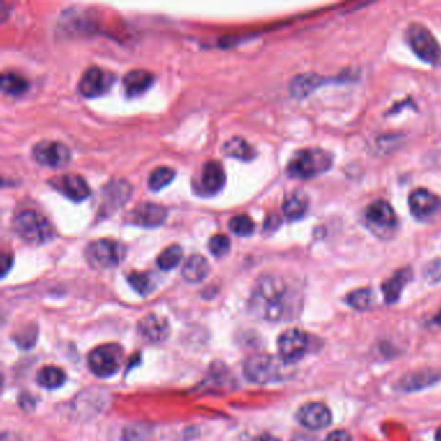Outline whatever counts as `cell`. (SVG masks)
<instances>
[{
  "label": "cell",
  "mask_w": 441,
  "mask_h": 441,
  "mask_svg": "<svg viewBox=\"0 0 441 441\" xmlns=\"http://www.w3.org/2000/svg\"><path fill=\"white\" fill-rule=\"evenodd\" d=\"M300 308L299 292L276 274H267L259 278L251 292V312L267 321L292 320L297 317Z\"/></svg>",
  "instance_id": "cell-1"
},
{
  "label": "cell",
  "mask_w": 441,
  "mask_h": 441,
  "mask_svg": "<svg viewBox=\"0 0 441 441\" xmlns=\"http://www.w3.org/2000/svg\"><path fill=\"white\" fill-rule=\"evenodd\" d=\"M333 165V156L320 148L298 150L287 163V174L295 179H312L324 174Z\"/></svg>",
  "instance_id": "cell-2"
},
{
  "label": "cell",
  "mask_w": 441,
  "mask_h": 441,
  "mask_svg": "<svg viewBox=\"0 0 441 441\" xmlns=\"http://www.w3.org/2000/svg\"><path fill=\"white\" fill-rule=\"evenodd\" d=\"M12 225L18 237L30 245H42L54 236L52 224L34 210H24L17 214Z\"/></svg>",
  "instance_id": "cell-3"
},
{
  "label": "cell",
  "mask_w": 441,
  "mask_h": 441,
  "mask_svg": "<svg viewBox=\"0 0 441 441\" xmlns=\"http://www.w3.org/2000/svg\"><path fill=\"white\" fill-rule=\"evenodd\" d=\"M285 362L281 359H276L268 354H255L247 359L244 365V374L247 380L257 383L267 384L285 377Z\"/></svg>",
  "instance_id": "cell-4"
},
{
  "label": "cell",
  "mask_w": 441,
  "mask_h": 441,
  "mask_svg": "<svg viewBox=\"0 0 441 441\" xmlns=\"http://www.w3.org/2000/svg\"><path fill=\"white\" fill-rule=\"evenodd\" d=\"M406 38L413 52L433 66H441V45L433 33L422 24H412L408 27Z\"/></svg>",
  "instance_id": "cell-5"
},
{
  "label": "cell",
  "mask_w": 441,
  "mask_h": 441,
  "mask_svg": "<svg viewBox=\"0 0 441 441\" xmlns=\"http://www.w3.org/2000/svg\"><path fill=\"white\" fill-rule=\"evenodd\" d=\"M126 247L114 239H103L91 242L86 248V259L95 269H110L121 264Z\"/></svg>",
  "instance_id": "cell-6"
},
{
  "label": "cell",
  "mask_w": 441,
  "mask_h": 441,
  "mask_svg": "<svg viewBox=\"0 0 441 441\" xmlns=\"http://www.w3.org/2000/svg\"><path fill=\"white\" fill-rule=\"evenodd\" d=\"M124 360V351L117 344H105L95 348L89 356V366L91 371L101 377L107 378L114 375L119 371Z\"/></svg>",
  "instance_id": "cell-7"
},
{
  "label": "cell",
  "mask_w": 441,
  "mask_h": 441,
  "mask_svg": "<svg viewBox=\"0 0 441 441\" xmlns=\"http://www.w3.org/2000/svg\"><path fill=\"white\" fill-rule=\"evenodd\" d=\"M278 353L285 364L300 361L309 350V336L299 329H289L278 338Z\"/></svg>",
  "instance_id": "cell-8"
},
{
  "label": "cell",
  "mask_w": 441,
  "mask_h": 441,
  "mask_svg": "<svg viewBox=\"0 0 441 441\" xmlns=\"http://www.w3.org/2000/svg\"><path fill=\"white\" fill-rule=\"evenodd\" d=\"M364 218L369 228L380 236L387 234L397 227L396 212L384 200H377L371 203L365 210Z\"/></svg>",
  "instance_id": "cell-9"
},
{
  "label": "cell",
  "mask_w": 441,
  "mask_h": 441,
  "mask_svg": "<svg viewBox=\"0 0 441 441\" xmlns=\"http://www.w3.org/2000/svg\"><path fill=\"white\" fill-rule=\"evenodd\" d=\"M114 80L113 73L104 70L98 66H92L83 73L78 89L80 95L84 98H98L110 91Z\"/></svg>",
  "instance_id": "cell-10"
},
{
  "label": "cell",
  "mask_w": 441,
  "mask_h": 441,
  "mask_svg": "<svg viewBox=\"0 0 441 441\" xmlns=\"http://www.w3.org/2000/svg\"><path fill=\"white\" fill-rule=\"evenodd\" d=\"M33 157L45 167H65L70 162V150L59 142H40L33 148Z\"/></svg>",
  "instance_id": "cell-11"
},
{
  "label": "cell",
  "mask_w": 441,
  "mask_h": 441,
  "mask_svg": "<svg viewBox=\"0 0 441 441\" xmlns=\"http://www.w3.org/2000/svg\"><path fill=\"white\" fill-rule=\"evenodd\" d=\"M409 209L418 221H430L441 210V198L428 189L419 188L409 195Z\"/></svg>",
  "instance_id": "cell-12"
},
{
  "label": "cell",
  "mask_w": 441,
  "mask_h": 441,
  "mask_svg": "<svg viewBox=\"0 0 441 441\" xmlns=\"http://www.w3.org/2000/svg\"><path fill=\"white\" fill-rule=\"evenodd\" d=\"M297 419L308 430H324L331 424L333 415L325 404L312 401L300 406Z\"/></svg>",
  "instance_id": "cell-13"
},
{
  "label": "cell",
  "mask_w": 441,
  "mask_h": 441,
  "mask_svg": "<svg viewBox=\"0 0 441 441\" xmlns=\"http://www.w3.org/2000/svg\"><path fill=\"white\" fill-rule=\"evenodd\" d=\"M131 192H133V188L126 180H122V179L112 180L103 189L101 210L105 214L115 211L130 200Z\"/></svg>",
  "instance_id": "cell-14"
},
{
  "label": "cell",
  "mask_w": 441,
  "mask_h": 441,
  "mask_svg": "<svg viewBox=\"0 0 441 441\" xmlns=\"http://www.w3.org/2000/svg\"><path fill=\"white\" fill-rule=\"evenodd\" d=\"M225 184V172L218 160H210L203 165L198 181V192L203 195H214L221 192Z\"/></svg>",
  "instance_id": "cell-15"
},
{
  "label": "cell",
  "mask_w": 441,
  "mask_h": 441,
  "mask_svg": "<svg viewBox=\"0 0 441 441\" xmlns=\"http://www.w3.org/2000/svg\"><path fill=\"white\" fill-rule=\"evenodd\" d=\"M51 184L61 195L75 202L86 200L91 193L87 181L80 175H62L53 179Z\"/></svg>",
  "instance_id": "cell-16"
},
{
  "label": "cell",
  "mask_w": 441,
  "mask_h": 441,
  "mask_svg": "<svg viewBox=\"0 0 441 441\" xmlns=\"http://www.w3.org/2000/svg\"><path fill=\"white\" fill-rule=\"evenodd\" d=\"M128 221L139 227L154 228L166 221V210L160 204L142 203L130 212Z\"/></svg>",
  "instance_id": "cell-17"
},
{
  "label": "cell",
  "mask_w": 441,
  "mask_h": 441,
  "mask_svg": "<svg viewBox=\"0 0 441 441\" xmlns=\"http://www.w3.org/2000/svg\"><path fill=\"white\" fill-rule=\"evenodd\" d=\"M139 331L150 343H160L170 336L168 321L158 315H148L139 322Z\"/></svg>",
  "instance_id": "cell-18"
},
{
  "label": "cell",
  "mask_w": 441,
  "mask_h": 441,
  "mask_svg": "<svg viewBox=\"0 0 441 441\" xmlns=\"http://www.w3.org/2000/svg\"><path fill=\"white\" fill-rule=\"evenodd\" d=\"M412 274V268H403L382 285V292L387 304H394L400 299V295L404 290L406 283L410 281Z\"/></svg>",
  "instance_id": "cell-19"
},
{
  "label": "cell",
  "mask_w": 441,
  "mask_h": 441,
  "mask_svg": "<svg viewBox=\"0 0 441 441\" xmlns=\"http://www.w3.org/2000/svg\"><path fill=\"white\" fill-rule=\"evenodd\" d=\"M325 84V80L315 73H304L297 75L290 83V94L292 98H304L313 91Z\"/></svg>",
  "instance_id": "cell-20"
},
{
  "label": "cell",
  "mask_w": 441,
  "mask_h": 441,
  "mask_svg": "<svg viewBox=\"0 0 441 441\" xmlns=\"http://www.w3.org/2000/svg\"><path fill=\"white\" fill-rule=\"evenodd\" d=\"M154 77L147 70H133L124 78V89L127 96H139L150 89Z\"/></svg>",
  "instance_id": "cell-21"
},
{
  "label": "cell",
  "mask_w": 441,
  "mask_h": 441,
  "mask_svg": "<svg viewBox=\"0 0 441 441\" xmlns=\"http://www.w3.org/2000/svg\"><path fill=\"white\" fill-rule=\"evenodd\" d=\"M210 272V265L204 256L195 254L189 256L186 264L183 267L181 274L184 280L190 283H198L203 281Z\"/></svg>",
  "instance_id": "cell-22"
},
{
  "label": "cell",
  "mask_w": 441,
  "mask_h": 441,
  "mask_svg": "<svg viewBox=\"0 0 441 441\" xmlns=\"http://www.w3.org/2000/svg\"><path fill=\"white\" fill-rule=\"evenodd\" d=\"M308 197L301 192H294L285 198L283 214L289 221H299L308 211Z\"/></svg>",
  "instance_id": "cell-23"
},
{
  "label": "cell",
  "mask_w": 441,
  "mask_h": 441,
  "mask_svg": "<svg viewBox=\"0 0 441 441\" xmlns=\"http://www.w3.org/2000/svg\"><path fill=\"white\" fill-rule=\"evenodd\" d=\"M224 153L233 158L241 159V160H251L255 158L256 151L246 140L242 137H232L230 142L224 144Z\"/></svg>",
  "instance_id": "cell-24"
},
{
  "label": "cell",
  "mask_w": 441,
  "mask_h": 441,
  "mask_svg": "<svg viewBox=\"0 0 441 441\" xmlns=\"http://www.w3.org/2000/svg\"><path fill=\"white\" fill-rule=\"evenodd\" d=\"M65 373L56 366H45L38 371L36 382L47 389H59L65 383Z\"/></svg>",
  "instance_id": "cell-25"
},
{
  "label": "cell",
  "mask_w": 441,
  "mask_h": 441,
  "mask_svg": "<svg viewBox=\"0 0 441 441\" xmlns=\"http://www.w3.org/2000/svg\"><path fill=\"white\" fill-rule=\"evenodd\" d=\"M1 91L9 95H21L29 89V82L15 71H6L0 80Z\"/></svg>",
  "instance_id": "cell-26"
},
{
  "label": "cell",
  "mask_w": 441,
  "mask_h": 441,
  "mask_svg": "<svg viewBox=\"0 0 441 441\" xmlns=\"http://www.w3.org/2000/svg\"><path fill=\"white\" fill-rule=\"evenodd\" d=\"M183 259V248L180 245H171L166 247L158 257H157V264L163 271H171L179 265Z\"/></svg>",
  "instance_id": "cell-27"
},
{
  "label": "cell",
  "mask_w": 441,
  "mask_h": 441,
  "mask_svg": "<svg viewBox=\"0 0 441 441\" xmlns=\"http://www.w3.org/2000/svg\"><path fill=\"white\" fill-rule=\"evenodd\" d=\"M175 177V171L170 167H158L156 168L148 179V186L150 190L153 192H158L160 189L166 188L168 184L172 183Z\"/></svg>",
  "instance_id": "cell-28"
},
{
  "label": "cell",
  "mask_w": 441,
  "mask_h": 441,
  "mask_svg": "<svg viewBox=\"0 0 441 441\" xmlns=\"http://www.w3.org/2000/svg\"><path fill=\"white\" fill-rule=\"evenodd\" d=\"M230 228L236 236L239 237H248L254 233L255 224L248 215H236L230 221Z\"/></svg>",
  "instance_id": "cell-29"
},
{
  "label": "cell",
  "mask_w": 441,
  "mask_h": 441,
  "mask_svg": "<svg viewBox=\"0 0 441 441\" xmlns=\"http://www.w3.org/2000/svg\"><path fill=\"white\" fill-rule=\"evenodd\" d=\"M128 283L133 286V290L140 295H148L154 289V281L149 274L133 272L128 276Z\"/></svg>",
  "instance_id": "cell-30"
},
{
  "label": "cell",
  "mask_w": 441,
  "mask_h": 441,
  "mask_svg": "<svg viewBox=\"0 0 441 441\" xmlns=\"http://www.w3.org/2000/svg\"><path fill=\"white\" fill-rule=\"evenodd\" d=\"M345 301L354 309L365 311L369 308L373 303V292L371 289H359L350 292L345 298Z\"/></svg>",
  "instance_id": "cell-31"
},
{
  "label": "cell",
  "mask_w": 441,
  "mask_h": 441,
  "mask_svg": "<svg viewBox=\"0 0 441 441\" xmlns=\"http://www.w3.org/2000/svg\"><path fill=\"white\" fill-rule=\"evenodd\" d=\"M209 248L211 254L216 257L227 255L230 253V239L225 234H214L209 241Z\"/></svg>",
  "instance_id": "cell-32"
},
{
  "label": "cell",
  "mask_w": 441,
  "mask_h": 441,
  "mask_svg": "<svg viewBox=\"0 0 441 441\" xmlns=\"http://www.w3.org/2000/svg\"><path fill=\"white\" fill-rule=\"evenodd\" d=\"M438 380L431 373H417L414 375L406 377L403 380V387L405 389H418L419 387H424L426 384H430L433 380Z\"/></svg>",
  "instance_id": "cell-33"
},
{
  "label": "cell",
  "mask_w": 441,
  "mask_h": 441,
  "mask_svg": "<svg viewBox=\"0 0 441 441\" xmlns=\"http://www.w3.org/2000/svg\"><path fill=\"white\" fill-rule=\"evenodd\" d=\"M424 276L426 281L438 283L441 281V259H435L424 267Z\"/></svg>",
  "instance_id": "cell-34"
},
{
  "label": "cell",
  "mask_w": 441,
  "mask_h": 441,
  "mask_svg": "<svg viewBox=\"0 0 441 441\" xmlns=\"http://www.w3.org/2000/svg\"><path fill=\"white\" fill-rule=\"evenodd\" d=\"M325 441H352V436L344 430H336L329 433Z\"/></svg>",
  "instance_id": "cell-35"
},
{
  "label": "cell",
  "mask_w": 441,
  "mask_h": 441,
  "mask_svg": "<svg viewBox=\"0 0 441 441\" xmlns=\"http://www.w3.org/2000/svg\"><path fill=\"white\" fill-rule=\"evenodd\" d=\"M12 262H13V259H12L10 254H3V255H1V274H3V277H4L9 269H10Z\"/></svg>",
  "instance_id": "cell-36"
},
{
  "label": "cell",
  "mask_w": 441,
  "mask_h": 441,
  "mask_svg": "<svg viewBox=\"0 0 441 441\" xmlns=\"http://www.w3.org/2000/svg\"><path fill=\"white\" fill-rule=\"evenodd\" d=\"M254 441H281L278 438H276L274 435H271V433H262V435H259V436H256Z\"/></svg>",
  "instance_id": "cell-37"
},
{
  "label": "cell",
  "mask_w": 441,
  "mask_h": 441,
  "mask_svg": "<svg viewBox=\"0 0 441 441\" xmlns=\"http://www.w3.org/2000/svg\"><path fill=\"white\" fill-rule=\"evenodd\" d=\"M292 441H320L317 438H313V436H309V435H298L295 436Z\"/></svg>",
  "instance_id": "cell-38"
},
{
  "label": "cell",
  "mask_w": 441,
  "mask_h": 441,
  "mask_svg": "<svg viewBox=\"0 0 441 441\" xmlns=\"http://www.w3.org/2000/svg\"><path fill=\"white\" fill-rule=\"evenodd\" d=\"M435 440L441 441V427L438 428V431H436V435H435Z\"/></svg>",
  "instance_id": "cell-39"
},
{
  "label": "cell",
  "mask_w": 441,
  "mask_h": 441,
  "mask_svg": "<svg viewBox=\"0 0 441 441\" xmlns=\"http://www.w3.org/2000/svg\"><path fill=\"white\" fill-rule=\"evenodd\" d=\"M433 321H435V322H436L438 325H441V312L440 313H439V315H438V316H436V317H435V320H433Z\"/></svg>",
  "instance_id": "cell-40"
}]
</instances>
